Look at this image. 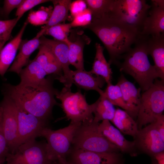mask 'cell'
Masks as SVG:
<instances>
[{
	"label": "cell",
	"mask_w": 164,
	"mask_h": 164,
	"mask_svg": "<svg viewBox=\"0 0 164 164\" xmlns=\"http://www.w3.org/2000/svg\"><path fill=\"white\" fill-rule=\"evenodd\" d=\"M71 28L70 23L59 24L48 28L44 35L51 36L55 40L65 42L68 39V36Z\"/></svg>",
	"instance_id": "obj_32"
},
{
	"label": "cell",
	"mask_w": 164,
	"mask_h": 164,
	"mask_svg": "<svg viewBox=\"0 0 164 164\" xmlns=\"http://www.w3.org/2000/svg\"><path fill=\"white\" fill-rule=\"evenodd\" d=\"M96 53L92 68L93 74L103 77L107 84L111 83L112 71L110 64L106 60L103 54L104 47L98 43L95 44Z\"/></svg>",
	"instance_id": "obj_26"
},
{
	"label": "cell",
	"mask_w": 164,
	"mask_h": 164,
	"mask_svg": "<svg viewBox=\"0 0 164 164\" xmlns=\"http://www.w3.org/2000/svg\"><path fill=\"white\" fill-rule=\"evenodd\" d=\"M121 159L119 152H97L72 147L67 160L73 164H119Z\"/></svg>",
	"instance_id": "obj_13"
},
{
	"label": "cell",
	"mask_w": 164,
	"mask_h": 164,
	"mask_svg": "<svg viewBox=\"0 0 164 164\" xmlns=\"http://www.w3.org/2000/svg\"><path fill=\"white\" fill-rule=\"evenodd\" d=\"M134 139L137 150L153 158L156 153L164 151V139L153 123L139 129Z\"/></svg>",
	"instance_id": "obj_12"
},
{
	"label": "cell",
	"mask_w": 164,
	"mask_h": 164,
	"mask_svg": "<svg viewBox=\"0 0 164 164\" xmlns=\"http://www.w3.org/2000/svg\"><path fill=\"white\" fill-rule=\"evenodd\" d=\"M53 79L49 77L36 86L7 84L3 94L23 111L48 122L53 107L59 104L54 97L57 90L53 86Z\"/></svg>",
	"instance_id": "obj_2"
},
{
	"label": "cell",
	"mask_w": 164,
	"mask_h": 164,
	"mask_svg": "<svg viewBox=\"0 0 164 164\" xmlns=\"http://www.w3.org/2000/svg\"><path fill=\"white\" fill-rule=\"evenodd\" d=\"M40 44L48 48L54 55L60 63L63 76L58 80L63 83L64 87L70 88V76L71 70L68 59V46L64 42L47 38L43 36L40 38Z\"/></svg>",
	"instance_id": "obj_15"
},
{
	"label": "cell",
	"mask_w": 164,
	"mask_h": 164,
	"mask_svg": "<svg viewBox=\"0 0 164 164\" xmlns=\"http://www.w3.org/2000/svg\"><path fill=\"white\" fill-rule=\"evenodd\" d=\"M50 164H56L55 162H52Z\"/></svg>",
	"instance_id": "obj_44"
},
{
	"label": "cell",
	"mask_w": 164,
	"mask_h": 164,
	"mask_svg": "<svg viewBox=\"0 0 164 164\" xmlns=\"http://www.w3.org/2000/svg\"><path fill=\"white\" fill-rule=\"evenodd\" d=\"M48 0H24L23 2L17 9L15 15L19 19L25 12L36 6L48 2Z\"/></svg>",
	"instance_id": "obj_35"
},
{
	"label": "cell",
	"mask_w": 164,
	"mask_h": 164,
	"mask_svg": "<svg viewBox=\"0 0 164 164\" xmlns=\"http://www.w3.org/2000/svg\"><path fill=\"white\" fill-rule=\"evenodd\" d=\"M117 84L120 88L124 101L128 108L127 113L134 120H136L141 102V88H137L123 74L119 77Z\"/></svg>",
	"instance_id": "obj_17"
},
{
	"label": "cell",
	"mask_w": 164,
	"mask_h": 164,
	"mask_svg": "<svg viewBox=\"0 0 164 164\" xmlns=\"http://www.w3.org/2000/svg\"><path fill=\"white\" fill-rule=\"evenodd\" d=\"M153 158L156 160L158 164H164V151L156 153Z\"/></svg>",
	"instance_id": "obj_41"
},
{
	"label": "cell",
	"mask_w": 164,
	"mask_h": 164,
	"mask_svg": "<svg viewBox=\"0 0 164 164\" xmlns=\"http://www.w3.org/2000/svg\"><path fill=\"white\" fill-rule=\"evenodd\" d=\"M38 49V53L34 60L42 67L47 75H55L57 79L62 77L63 73L61 67L52 52L42 44H40Z\"/></svg>",
	"instance_id": "obj_22"
},
{
	"label": "cell",
	"mask_w": 164,
	"mask_h": 164,
	"mask_svg": "<svg viewBox=\"0 0 164 164\" xmlns=\"http://www.w3.org/2000/svg\"><path fill=\"white\" fill-rule=\"evenodd\" d=\"M0 106L2 109V122L4 132L9 152L13 153L16 149L17 138L16 106L14 102L5 95Z\"/></svg>",
	"instance_id": "obj_11"
},
{
	"label": "cell",
	"mask_w": 164,
	"mask_h": 164,
	"mask_svg": "<svg viewBox=\"0 0 164 164\" xmlns=\"http://www.w3.org/2000/svg\"><path fill=\"white\" fill-rule=\"evenodd\" d=\"M123 164V162H121L120 164Z\"/></svg>",
	"instance_id": "obj_45"
},
{
	"label": "cell",
	"mask_w": 164,
	"mask_h": 164,
	"mask_svg": "<svg viewBox=\"0 0 164 164\" xmlns=\"http://www.w3.org/2000/svg\"><path fill=\"white\" fill-rule=\"evenodd\" d=\"M111 122L121 133L133 138L138 131L136 121L125 111L119 108L116 109Z\"/></svg>",
	"instance_id": "obj_27"
},
{
	"label": "cell",
	"mask_w": 164,
	"mask_h": 164,
	"mask_svg": "<svg viewBox=\"0 0 164 164\" xmlns=\"http://www.w3.org/2000/svg\"><path fill=\"white\" fill-rule=\"evenodd\" d=\"M55 96L61 101L66 117L70 122L83 123L93 120L92 105L87 103L80 91L74 93L70 88L64 87L60 91L56 90Z\"/></svg>",
	"instance_id": "obj_7"
},
{
	"label": "cell",
	"mask_w": 164,
	"mask_h": 164,
	"mask_svg": "<svg viewBox=\"0 0 164 164\" xmlns=\"http://www.w3.org/2000/svg\"><path fill=\"white\" fill-rule=\"evenodd\" d=\"M82 123L70 122L67 126L56 130L46 127L42 130L41 136L46 141L47 155L51 162L63 163L67 161L75 134Z\"/></svg>",
	"instance_id": "obj_4"
},
{
	"label": "cell",
	"mask_w": 164,
	"mask_h": 164,
	"mask_svg": "<svg viewBox=\"0 0 164 164\" xmlns=\"http://www.w3.org/2000/svg\"><path fill=\"white\" fill-rule=\"evenodd\" d=\"M40 45V38L36 36L30 40H22L19 46V53L8 71L19 75L22 67L29 63L31 54Z\"/></svg>",
	"instance_id": "obj_20"
},
{
	"label": "cell",
	"mask_w": 164,
	"mask_h": 164,
	"mask_svg": "<svg viewBox=\"0 0 164 164\" xmlns=\"http://www.w3.org/2000/svg\"><path fill=\"white\" fill-rule=\"evenodd\" d=\"M1 13H2V11L1 10L0 8V14Z\"/></svg>",
	"instance_id": "obj_46"
},
{
	"label": "cell",
	"mask_w": 164,
	"mask_h": 164,
	"mask_svg": "<svg viewBox=\"0 0 164 164\" xmlns=\"http://www.w3.org/2000/svg\"><path fill=\"white\" fill-rule=\"evenodd\" d=\"M47 75L42 67L34 59L20 71L19 75L21 81L19 84L23 85L38 86L46 80L45 77Z\"/></svg>",
	"instance_id": "obj_23"
},
{
	"label": "cell",
	"mask_w": 164,
	"mask_h": 164,
	"mask_svg": "<svg viewBox=\"0 0 164 164\" xmlns=\"http://www.w3.org/2000/svg\"><path fill=\"white\" fill-rule=\"evenodd\" d=\"M92 14L90 10L87 8L82 12L73 18L70 23L71 27L86 26L91 22Z\"/></svg>",
	"instance_id": "obj_33"
},
{
	"label": "cell",
	"mask_w": 164,
	"mask_h": 164,
	"mask_svg": "<svg viewBox=\"0 0 164 164\" xmlns=\"http://www.w3.org/2000/svg\"><path fill=\"white\" fill-rule=\"evenodd\" d=\"M56 164H73V163H72L70 162L67 161L65 163H57L56 162H55Z\"/></svg>",
	"instance_id": "obj_42"
},
{
	"label": "cell",
	"mask_w": 164,
	"mask_h": 164,
	"mask_svg": "<svg viewBox=\"0 0 164 164\" xmlns=\"http://www.w3.org/2000/svg\"><path fill=\"white\" fill-rule=\"evenodd\" d=\"M70 82L71 85L74 84L79 88L86 91H95L100 95L103 94L104 91L101 88L106 82L102 77L94 76L90 71L77 70H71Z\"/></svg>",
	"instance_id": "obj_18"
},
{
	"label": "cell",
	"mask_w": 164,
	"mask_h": 164,
	"mask_svg": "<svg viewBox=\"0 0 164 164\" xmlns=\"http://www.w3.org/2000/svg\"><path fill=\"white\" fill-rule=\"evenodd\" d=\"M100 132L109 142L116 146L120 151L132 156L137 155V149L134 141L127 140L121 133L114 127L108 120L102 121L99 123Z\"/></svg>",
	"instance_id": "obj_16"
},
{
	"label": "cell",
	"mask_w": 164,
	"mask_h": 164,
	"mask_svg": "<svg viewBox=\"0 0 164 164\" xmlns=\"http://www.w3.org/2000/svg\"><path fill=\"white\" fill-rule=\"evenodd\" d=\"M93 120L82 123L73 137L72 147L97 152H120L116 146L100 132L98 130L100 123Z\"/></svg>",
	"instance_id": "obj_6"
},
{
	"label": "cell",
	"mask_w": 164,
	"mask_h": 164,
	"mask_svg": "<svg viewBox=\"0 0 164 164\" xmlns=\"http://www.w3.org/2000/svg\"><path fill=\"white\" fill-rule=\"evenodd\" d=\"M2 112V108L0 106V164H5L6 157L10 152L3 129Z\"/></svg>",
	"instance_id": "obj_34"
},
{
	"label": "cell",
	"mask_w": 164,
	"mask_h": 164,
	"mask_svg": "<svg viewBox=\"0 0 164 164\" xmlns=\"http://www.w3.org/2000/svg\"><path fill=\"white\" fill-rule=\"evenodd\" d=\"M53 8L42 7L37 11L30 12L27 21L34 26L46 24L51 15Z\"/></svg>",
	"instance_id": "obj_31"
},
{
	"label": "cell",
	"mask_w": 164,
	"mask_h": 164,
	"mask_svg": "<svg viewBox=\"0 0 164 164\" xmlns=\"http://www.w3.org/2000/svg\"><path fill=\"white\" fill-rule=\"evenodd\" d=\"M25 22L18 34L4 46L0 53V75L4 77L11 64L13 62L22 37L28 24Z\"/></svg>",
	"instance_id": "obj_21"
},
{
	"label": "cell",
	"mask_w": 164,
	"mask_h": 164,
	"mask_svg": "<svg viewBox=\"0 0 164 164\" xmlns=\"http://www.w3.org/2000/svg\"><path fill=\"white\" fill-rule=\"evenodd\" d=\"M87 8L91 11L92 18L100 17L110 12L114 0H85Z\"/></svg>",
	"instance_id": "obj_30"
},
{
	"label": "cell",
	"mask_w": 164,
	"mask_h": 164,
	"mask_svg": "<svg viewBox=\"0 0 164 164\" xmlns=\"http://www.w3.org/2000/svg\"><path fill=\"white\" fill-rule=\"evenodd\" d=\"M151 5L145 0H114L110 13L139 32Z\"/></svg>",
	"instance_id": "obj_8"
},
{
	"label": "cell",
	"mask_w": 164,
	"mask_h": 164,
	"mask_svg": "<svg viewBox=\"0 0 164 164\" xmlns=\"http://www.w3.org/2000/svg\"><path fill=\"white\" fill-rule=\"evenodd\" d=\"M146 38V36H140L134 47L122 56L121 59L123 61L118 65L120 71L132 76L143 91L159 78L154 65L149 60Z\"/></svg>",
	"instance_id": "obj_3"
},
{
	"label": "cell",
	"mask_w": 164,
	"mask_h": 164,
	"mask_svg": "<svg viewBox=\"0 0 164 164\" xmlns=\"http://www.w3.org/2000/svg\"><path fill=\"white\" fill-rule=\"evenodd\" d=\"M16 106L18 119L17 149L21 145L40 137L42 130L48 127V122Z\"/></svg>",
	"instance_id": "obj_10"
},
{
	"label": "cell",
	"mask_w": 164,
	"mask_h": 164,
	"mask_svg": "<svg viewBox=\"0 0 164 164\" xmlns=\"http://www.w3.org/2000/svg\"><path fill=\"white\" fill-rule=\"evenodd\" d=\"M24 0H5L2 10V13L5 17L8 16L11 12L15 8H18Z\"/></svg>",
	"instance_id": "obj_36"
},
{
	"label": "cell",
	"mask_w": 164,
	"mask_h": 164,
	"mask_svg": "<svg viewBox=\"0 0 164 164\" xmlns=\"http://www.w3.org/2000/svg\"><path fill=\"white\" fill-rule=\"evenodd\" d=\"M146 45L148 54L153 58L158 77L164 81V33L147 36Z\"/></svg>",
	"instance_id": "obj_19"
},
{
	"label": "cell",
	"mask_w": 164,
	"mask_h": 164,
	"mask_svg": "<svg viewBox=\"0 0 164 164\" xmlns=\"http://www.w3.org/2000/svg\"><path fill=\"white\" fill-rule=\"evenodd\" d=\"M110 12L92 18L91 23L84 27L93 32L103 43L109 53L110 64L118 65L122 56L140 35L138 29L116 18Z\"/></svg>",
	"instance_id": "obj_1"
},
{
	"label": "cell",
	"mask_w": 164,
	"mask_h": 164,
	"mask_svg": "<svg viewBox=\"0 0 164 164\" xmlns=\"http://www.w3.org/2000/svg\"><path fill=\"white\" fill-rule=\"evenodd\" d=\"M151 2V7L140 32L141 36H158L164 33V0Z\"/></svg>",
	"instance_id": "obj_14"
},
{
	"label": "cell",
	"mask_w": 164,
	"mask_h": 164,
	"mask_svg": "<svg viewBox=\"0 0 164 164\" xmlns=\"http://www.w3.org/2000/svg\"><path fill=\"white\" fill-rule=\"evenodd\" d=\"M51 1L53 5V11L47 23L36 35L39 38L43 36L47 29L65 21L68 16L71 0H53Z\"/></svg>",
	"instance_id": "obj_24"
},
{
	"label": "cell",
	"mask_w": 164,
	"mask_h": 164,
	"mask_svg": "<svg viewBox=\"0 0 164 164\" xmlns=\"http://www.w3.org/2000/svg\"><path fill=\"white\" fill-rule=\"evenodd\" d=\"M12 30L0 35V53L5 43L10 38Z\"/></svg>",
	"instance_id": "obj_40"
},
{
	"label": "cell",
	"mask_w": 164,
	"mask_h": 164,
	"mask_svg": "<svg viewBox=\"0 0 164 164\" xmlns=\"http://www.w3.org/2000/svg\"><path fill=\"white\" fill-rule=\"evenodd\" d=\"M92 104L94 114V121L99 123L104 120L112 121L116 109L114 105L102 94L100 95L98 100Z\"/></svg>",
	"instance_id": "obj_28"
},
{
	"label": "cell",
	"mask_w": 164,
	"mask_h": 164,
	"mask_svg": "<svg viewBox=\"0 0 164 164\" xmlns=\"http://www.w3.org/2000/svg\"><path fill=\"white\" fill-rule=\"evenodd\" d=\"M89 39L85 36L77 37L74 42L69 39L65 42L68 46V59L70 64L77 70H84L83 50L85 45L89 42Z\"/></svg>",
	"instance_id": "obj_25"
},
{
	"label": "cell",
	"mask_w": 164,
	"mask_h": 164,
	"mask_svg": "<svg viewBox=\"0 0 164 164\" xmlns=\"http://www.w3.org/2000/svg\"><path fill=\"white\" fill-rule=\"evenodd\" d=\"M87 7L84 0H77L72 2L69 11L73 18L84 11L87 8Z\"/></svg>",
	"instance_id": "obj_37"
},
{
	"label": "cell",
	"mask_w": 164,
	"mask_h": 164,
	"mask_svg": "<svg viewBox=\"0 0 164 164\" xmlns=\"http://www.w3.org/2000/svg\"><path fill=\"white\" fill-rule=\"evenodd\" d=\"M164 81L156 79L141 94L136 120L139 129L155 121L164 110Z\"/></svg>",
	"instance_id": "obj_5"
},
{
	"label": "cell",
	"mask_w": 164,
	"mask_h": 164,
	"mask_svg": "<svg viewBox=\"0 0 164 164\" xmlns=\"http://www.w3.org/2000/svg\"><path fill=\"white\" fill-rule=\"evenodd\" d=\"M19 19L17 17L9 20H0V35L12 30Z\"/></svg>",
	"instance_id": "obj_38"
},
{
	"label": "cell",
	"mask_w": 164,
	"mask_h": 164,
	"mask_svg": "<svg viewBox=\"0 0 164 164\" xmlns=\"http://www.w3.org/2000/svg\"><path fill=\"white\" fill-rule=\"evenodd\" d=\"M102 94L114 105L119 106L128 112V108L124 101L120 88L117 84L115 85L111 83L107 84Z\"/></svg>",
	"instance_id": "obj_29"
},
{
	"label": "cell",
	"mask_w": 164,
	"mask_h": 164,
	"mask_svg": "<svg viewBox=\"0 0 164 164\" xmlns=\"http://www.w3.org/2000/svg\"><path fill=\"white\" fill-rule=\"evenodd\" d=\"M163 139H164V115L162 114L159 116L152 122Z\"/></svg>",
	"instance_id": "obj_39"
},
{
	"label": "cell",
	"mask_w": 164,
	"mask_h": 164,
	"mask_svg": "<svg viewBox=\"0 0 164 164\" xmlns=\"http://www.w3.org/2000/svg\"><path fill=\"white\" fill-rule=\"evenodd\" d=\"M154 159L152 160V164H158L156 160L155 159Z\"/></svg>",
	"instance_id": "obj_43"
},
{
	"label": "cell",
	"mask_w": 164,
	"mask_h": 164,
	"mask_svg": "<svg viewBox=\"0 0 164 164\" xmlns=\"http://www.w3.org/2000/svg\"><path fill=\"white\" fill-rule=\"evenodd\" d=\"M5 164H50L47 155L46 143L36 139L19 146L13 153L9 152Z\"/></svg>",
	"instance_id": "obj_9"
}]
</instances>
